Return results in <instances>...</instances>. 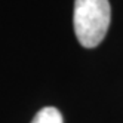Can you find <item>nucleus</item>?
I'll return each instance as SVG.
<instances>
[{
    "instance_id": "2",
    "label": "nucleus",
    "mask_w": 123,
    "mask_h": 123,
    "mask_svg": "<svg viewBox=\"0 0 123 123\" xmlns=\"http://www.w3.org/2000/svg\"><path fill=\"white\" fill-rule=\"evenodd\" d=\"M31 123H64L62 114L55 107H45L36 113Z\"/></svg>"
},
{
    "instance_id": "1",
    "label": "nucleus",
    "mask_w": 123,
    "mask_h": 123,
    "mask_svg": "<svg viewBox=\"0 0 123 123\" xmlns=\"http://www.w3.org/2000/svg\"><path fill=\"white\" fill-rule=\"evenodd\" d=\"M111 22L108 0H74L73 24L82 46L95 48L104 40Z\"/></svg>"
}]
</instances>
